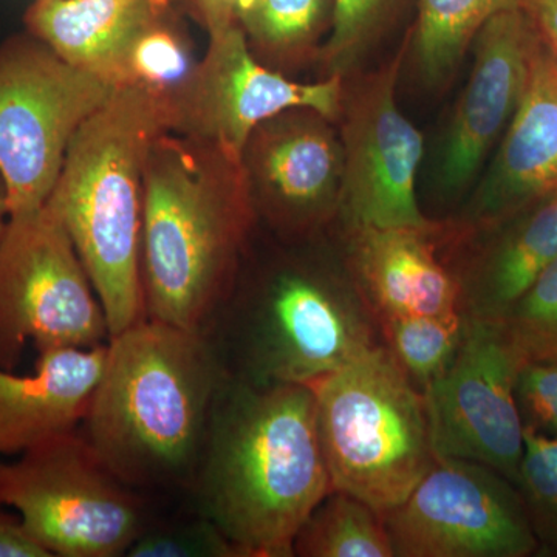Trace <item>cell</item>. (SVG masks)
Listing matches in <instances>:
<instances>
[{
  "mask_svg": "<svg viewBox=\"0 0 557 557\" xmlns=\"http://www.w3.org/2000/svg\"><path fill=\"white\" fill-rule=\"evenodd\" d=\"M190 490L242 557H293L300 527L332 482L307 384L226 376Z\"/></svg>",
  "mask_w": 557,
  "mask_h": 557,
  "instance_id": "obj_1",
  "label": "cell"
},
{
  "mask_svg": "<svg viewBox=\"0 0 557 557\" xmlns=\"http://www.w3.org/2000/svg\"><path fill=\"white\" fill-rule=\"evenodd\" d=\"M258 222L242 159L161 132L146 160L141 281L146 318L209 333Z\"/></svg>",
  "mask_w": 557,
  "mask_h": 557,
  "instance_id": "obj_2",
  "label": "cell"
},
{
  "mask_svg": "<svg viewBox=\"0 0 557 557\" xmlns=\"http://www.w3.org/2000/svg\"><path fill=\"white\" fill-rule=\"evenodd\" d=\"M226 376L208 333L143 319L109 339L84 437L134 490H190Z\"/></svg>",
  "mask_w": 557,
  "mask_h": 557,
  "instance_id": "obj_3",
  "label": "cell"
},
{
  "mask_svg": "<svg viewBox=\"0 0 557 557\" xmlns=\"http://www.w3.org/2000/svg\"><path fill=\"white\" fill-rule=\"evenodd\" d=\"M163 101L120 86L70 141L47 205L64 223L108 319L110 338L146 319L141 281L143 188Z\"/></svg>",
  "mask_w": 557,
  "mask_h": 557,
  "instance_id": "obj_4",
  "label": "cell"
},
{
  "mask_svg": "<svg viewBox=\"0 0 557 557\" xmlns=\"http://www.w3.org/2000/svg\"><path fill=\"white\" fill-rule=\"evenodd\" d=\"M226 372L249 383L307 384L380 346L379 318L338 245L282 260L248 288H233L212 329Z\"/></svg>",
  "mask_w": 557,
  "mask_h": 557,
  "instance_id": "obj_5",
  "label": "cell"
},
{
  "mask_svg": "<svg viewBox=\"0 0 557 557\" xmlns=\"http://www.w3.org/2000/svg\"><path fill=\"white\" fill-rule=\"evenodd\" d=\"M332 490L381 515L438 460L426 397L383 344L310 384Z\"/></svg>",
  "mask_w": 557,
  "mask_h": 557,
  "instance_id": "obj_6",
  "label": "cell"
},
{
  "mask_svg": "<svg viewBox=\"0 0 557 557\" xmlns=\"http://www.w3.org/2000/svg\"><path fill=\"white\" fill-rule=\"evenodd\" d=\"M0 507L13 509L50 557L126 556L148 530L138 491L106 467L78 429L0 463Z\"/></svg>",
  "mask_w": 557,
  "mask_h": 557,
  "instance_id": "obj_7",
  "label": "cell"
},
{
  "mask_svg": "<svg viewBox=\"0 0 557 557\" xmlns=\"http://www.w3.org/2000/svg\"><path fill=\"white\" fill-rule=\"evenodd\" d=\"M115 90L28 32L0 44V182L10 218L46 207L73 135Z\"/></svg>",
  "mask_w": 557,
  "mask_h": 557,
  "instance_id": "obj_8",
  "label": "cell"
},
{
  "mask_svg": "<svg viewBox=\"0 0 557 557\" xmlns=\"http://www.w3.org/2000/svg\"><path fill=\"white\" fill-rule=\"evenodd\" d=\"M108 319L57 212L46 205L10 218L0 242V368L14 370L25 347L109 343Z\"/></svg>",
  "mask_w": 557,
  "mask_h": 557,
  "instance_id": "obj_9",
  "label": "cell"
},
{
  "mask_svg": "<svg viewBox=\"0 0 557 557\" xmlns=\"http://www.w3.org/2000/svg\"><path fill=\"white\" fill-rule=\"evenodd\" d=\"M408 40L391 60L344 78L339 126L343 188L335 223L428 226L417 199L423 134L399 110L395 91ZM333 223V225H335Z\"/></svg>",
  "mask_w": 557,
  "mask_h": 557,
  "instance_id": "obj_10",
  "label": "cell"
},
{
  "mask_svg": "<svg viewBox=\"0 0 557 557\" xmlns=\"http://www.w3.org/2000/svg\"><path fill=\"white\" fill-rule=\"evenodd\" d=\"M207 53L189 78L161 98L166 131L218 145L242 159L249 135L289 109H313L338 121L344 78L299 83L262 64L240 24L208 33Z\"/></svg>",
  "mask_w": 557,
  "mask_h": 557,
  "instance_id": "obj_11",
  "label": "cell"
},
{
  "mask_svg": "<svg viewBox=\"0 0 557 557\" xmlns=\"http://www.w3.org/2000/svg\"><path fill=\"white\" fill-rule=\"evenodd\" d=\"M395 557H530L537 544L518 486L496 469L438 458L384 512Z\"/></svg>",
  "mask_w": 557,
  "mask_h": 557,
  "instance_id": "obj_12",
  "label": "cell"
},
{
  "mask_svg": "<svg viewBox=\"0 0 557 557\" xmlns=\"http://www.w3.org/2000/svg\"><path fill=\"white\" fill-rule=\"evenodd\" d=\"M519 368L500 322L468 318L453 362L423 392L438 458L478 461L516 485L523 456Z\"/></svg>",
  "mask_w": 557,
  "mask_h": 557,
  "instance_id": "obj_13",
  "label": "cell"
},
{
  "mask_svg": "<svg viewBox=\"0 0 557 557\" xmlns=\"http://www.w3.org/2000/svg\"><path fill=\"white\" fill-rule=\"evenodd\" d=\"M335 121L289 109L249 135L242 163L258 220L287 244L318 239L338 219L343 145Z\"/></svg>",
  "mask_w": 557,
  "mask_h": 557,
  "instance_id": "obj_14",
  "label": "cell"
},
{
  "mask_svg": "<svg viewBox=\"0 0 557 557\" xmlns=\"http://www.w3.org/2000/svg\"><path fill=\"white\" fill-rule=\"evenodd\" d=\"M536 30L522 9L505 10L480 28L474 65L450 120L438 166V189L458 197L500 141L525 90Z\"/></svg>",
  "mask_w": 557,
  "mask_h": 557,
  "instance_id": "obj_15",
  "label": "cell"
},
{
  "mask_svg": "<svg viewBox=\"0 0 557 557\" xmlns=\"http://www.w3.org/2000/svg\"><path fill=\"white\" fill-rule=\"evenodd\" d=\"M556 196L557 62L536 32L518 110L485 177L449 219L461 230L487 228Z\"/></svg>",
  "mask_w": 557,
  "mask_h": 557,
  "instance_id": "obj_16",
  "label": "cell"
},
{
  "mask_svg": "<svg viewBox=\"0 0 557 557\" xmlns=\"http://www.w3.org/2000/svg\"><path fill=\"white\" fill-rule=\"evenodd\" d=\"M344 265L376 318L460 310L442 249V220L428 226L335 223Z\"/></svg>",
  "mask_w": 557,
  "mask_h": 557,
  "instance_id": "obj_17",
  "label": "cell"
},
{
  "mask_svg": "<svg viewBox=\"0 0 557 557\" xmlns=\"http://www.w3.org/2000/svg\"><path fill=\"white\" fill-rule=\"evenodd\" d=\"M442 248L461 313L498 322L557 259V196L487 228L461 230L443 219Z\"/></svg>",
  "mask_w": 557,
  "mask_h": 557,
  "instance_id": "obj_18",
  "label": "cell"
},
{
  "mask_svg": "<svg viewBox=\"0 0 557 557\" xmlns=\"http://www.w3.org/2000/svg\"><path fill=\"white\" fill-rule=\"evenodd\" d=\"M108 343L40 354L35 372L0 368V456H16L83 424Z\"/></svg>",
  "mask_w": 557,
  "mask_h": 557,
  "instance_id": "obj_19",
  "label": "cell"
},
{
  "mask_svg": "<svg viewBox=\"0 0 557 557\" xmlns=\"http://www.w3.org/2000/svg\"><path fill=\"white\" fill-rule=\"evenodd\" d=\"M171 7L168 0H35L24 25L62 61L120 87L132 47Z\"/></svg>",
  "mask_w": 557,
  "mask_h": 557,
  "instance_id": "obj_20",
  "label": "cell"
},
{
  "mask_svg": "<svg viewBox=\"0 0 557 557\" xmlns=\"http://www.w3.org/2000/svg\"><path fill=\"white\" fill-rule=\"evenodd\" d=\"M416 27L409 46L418 78L432 89L445 86L480 28L519 0H418Z\"/></svg>",
  "mask_w": 557,
  "mask_h": 557,
  "instance_id": "obj_21",
  "label": "cell"
},
{
  "mask_svg": "<svg viewBox=\"0 0 557 557\" xmlns=\"http://www.w3.org/2000/svg\"><path fill=\"white\" fill-rule=\"evenodd\" d=\"M240 24L252 53L269 67H300L318 61L332 24V0H255Z\"/></svg>",
  "mask_w": 557,
  "mask_h": 557,
  "instance_id": "obj_22",
  "label": "cell"
},
{
  "mask_svg": "<svg viewBox=\"0 0 557 557\" xmlns=\"http://www.w3.org/2000/svg\"><path fill=\"white\" fill-rule=\"evenodd\" d=\"M299 557H395L384 516L361 498L332 490L293 544Z\"/></svg>",
  "mask_w": 557,
  "mask_h": 557,
  "instance_id": "obj_23",
  "label": "cell"
},
{
  "mask_svg": "<svg viewBox=\"0 0 557 557\" xmlns=\"http://www.w3.org/2000/svg\"><path fill=\"white\" fill-rule=\"evenodd\" d=\"M380 339L403 372L421 392L453 362L468 318L461 311L442 314H394L379 318Z\"/></svg>",
  "mask_w": 557,
  "mask_h": 557,
  "instance_id": "obj_24",
  "label": "cell"
},
{
  "mask_svg": "<svg viewBox=\"0 0 557 557\" xmlns=\"http://www.w3.org/2000/svg\"><path fill=\"white\" fill-rule=\"evenodd\" d=\"M408 0H332V24L319 51L322 76L346 78L401 16Z\"/></svg>",
  "mask_w": 557,
  "mask_h": 557,
  "instance_id": "obj_25",
  "label": "cell"
},
{
  "mask_svg": "<svg viewBox=\"0 0 557 557\" xmlns=\"http://www.w3.org/2000/svg\"><path fill=\"white\" fill-rule=\"evenodd\" d=\"M516 486L536 539V556L557 557V437L523 429Z\"/></svg>",
  "mask_w": 557,
  "mask_h": 557,
  "instance_id": "obj_26",
  "label": "cell"
},
{
  "mask_svg": "<svg viewBox=\"0 0 557 557\" xmlns=\"http://www.w3.org/2000/svg\"><path fill=\"white\" fill-rule=\"evenodd\" d=\"M498 322L520 366L557 362V259Z\"/></svg>",
  "mask_w": 557,
  "mask_h": 557,
  "instance_id": "obj_27",
  "label": "cell"
},
{
  "mask_svg": "<svg viewBox=\"0 0 557 557\" xmlns=\"http://www.w3.org/2000/svg\"><path fill=\"white\" fill-rule=\"evenodd\" d=\"M196 64L188 40L172 24L170 13L132 47L124 86L145 87L161 98L168 97L189 78Z\"/></svg>",
  "mask_w": 557,
  "mask_h": 557,
  "instance_id": "obj_28",
  "label": "cell"
},
{
  "mask_svg": "<svg viewBox=\"0 0 557 557\" xmlns=\"http://www.w3.org/2000/svg\"><path fill=\"white\" fill-rule=\"evenodd\" d=\"M131 557H242L239 548L211 519H197L166 527H148L134 542Z\"/></svg>",
  "mask_w": 557,
  "mask_h": 557,
  "instance_id": "obj_29",
  "label": "cell"
},
{
  "mask_svg": "<svg viewBox=\"0 0 557 557\" xmlns=\"http://www.w3.org/2000/svg\"><path fill=\"white\" fill-rule=\"evenodd\" d=\"M515 394L523 429L557 437V362H523Z\"/></svg>",
  "mask_w": 557,
  "mask_h": 557,
  "instance_id": "obj_30",
  "label": "cell"
},
{
  "mask_svg": "<svg viewBox=\"0 0 557 557\" xmlns=\"http://www.w3.org/2000/svg\"><path fill=\"white\" fill-rule=\"evenodd\" d=\"M208 33L240 24L255 0H183ZM242 25V24H240Z\"/></svg>",
  "mask_w": 557,
  "mask_h": 557,
  "instance_id": "obj_31",
  "label": "cell"
},
{
  "mask_svg": "<svg viewBox=\"0 0 557 557\" xmlns=\"http://www.w3.org/2000/svg\"><path fill=\"white\" fill-rule=\"evenodd\" d=\"M0 557H50L28 536L17 515L0 507Z\"/></svg>",
  "mask_w": 557,
  "mask_h": 557,
  "instance_id": "obj_32",
  "label": "cell"
},
{
  "mask_svg": "<svg viewBox=\"0 0 557 557\" xmlns=\"http://www.w3.org/2000/svg\"><path fill=\"white\" fill-rule=\"evenodd\" d=\"M519 7L557 62V0H519Z\"/></svg>",
  "mask_w": 557,
  "mask_h": 557,
  "instance_id": "obj_33",
  "label": "cell"
},
{
  "mask_svg": "<svg viewBox=\"0 0 557 557\" xmlns=\"http://www.w3.org/2000/svg\"><path fill=\"white\" fill-rule=\"evenodd\" d=\"M9 219L10 211L9 203H7L5 189H3L2 182H0V242H2L3 233H5Z\"/></svg>",
  "mask_w": 557,
  "mask_h": 557,
  "instance_id": "obj_34",
  "label": "cell"
},
{
  "mask_svg": "<svg viewBox=\"0 0 557 557\" xmlns=\"http://www.w3.org/2000/svg\"><path fill=\"white\" fill-rule=\"evenodd\" d=\"M168 2L174 3V2H175V0H168ZM182 2H183V0H182Z\"/></svg>",
  "mask_w": 557,
  "mask_h": 557,
  "instance_id": "obj_35",
  "label": "cell"
}]
</instances>
